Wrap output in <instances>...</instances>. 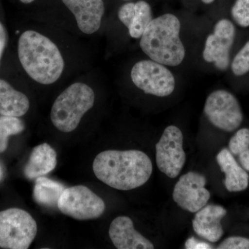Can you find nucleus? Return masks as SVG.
<instances>
[{
    "mask_svg": "<svg viewBox=\"0 0 249 249\" xmlns=\"http://www.w3.org/2000/svg\"><path fill=\"white\" fill-rule=\"evenodd\" d=\"M37 232V223L27 211L17 208L0 211V248L29 249Z\"/></svg>",
    "mask_w": 249,
    "mask_h": 249,
    "instance_id": "7",
    "label": "nucleus"
},
{
    "mask_svg": "<svg viewBox=\"0 0 249 249\" xmlns=\"http://www.w3.org/2000/svg\"><path fill=\"white\" fill-rule=\"evenodd\" d=\"M231 16L237 25L249 27V0H236L231 9Z\"/></svg>",
    "mask_w": 249,
    "mask_h": 249,
    "instance_id": "23",
    "label": "nucleus"
},
{
    "mask_svg": "<svg viewBox=\"0 0 249 249\" xmlns=\"http://www.w3.org/2000/svg\"><path fill=\"white\" fill-rule=\"evenodd\" d=\"M221 170L225 174L226 188L229 192L245 191L249 186V176L234 158L233 155L227 148H223L216 157Z\"/></svg>",
    "mask_w": 249,
    "mask_h": 249,
    "instance_id": "17",
    "label": "nucleus"
},
{
    "mask_svg": "<svg viewBox=\"0 0 249 249\" xmlns=\"http://www.w3.org/2000/svg\"><path fill=\"white\" fill-rule=\"evenodd\" d=\"M57 155L48 143H42L33 149L24 170V176L29 180L45 176L55 169Z\"/></svg>",
    "mask_w": 249,
    "mask_h": 249,
    "instance_id": "18",
    "label": "nucleus"
},
{
    "mask_svg": "<svg viewBox=\"0 0 249 249\" xmlns=\"http://www.w3.org/2000/svg\"><path fill=\"white\" fill-rule=\"evenodd\" d=\"M205 115L214 127L225 132H233L243 121L240 103L232 93L226 90H216L206 98Z\"/></svg>",
    "mask_w": 249,
    "mask_h": 249,
    "instance_id": "10",
    "label": "nucleus"
},
{
    "mask_svg": "<svg viewBox=\"0 0 249 249\" xmlns=\"http://www.w3.org/2000/svg\"><path fill=\"white\" fill-rule=\"evenodd\" d=\"M183 141V134L180 129L176 126L170 125L165 129L160 141L156 144L157 167L168 178H176L186 163Z\"/></svg>",
    "mask_w": 249,
    "mask_h": 249,
    "instance_id": "11",
    "label": "nucleus"
},
{
    "mask_svg": "<svg viewBox=\"0 0 249 249\" xmlns=\"http://www.w3.org/2000/svg\"><path fill=\"white\" fill-rule=\"evenodd\" d=\"M58 209L77 220L99 218L106 211L104 201L85 186L65 188L59 199Z\"/></svg>",
    "mask_w": 249,
    "mask_h": 249,
    "instance_id": "9",
    "label": "nucleus"
},
{
    "mask_svg": "<svg viewBox=\"0 0 249 249\" xmlns=\"http://www.w3.org/2000/svg\"><path fill=\"white\" fill-rule=\"evenodd\" d=\"M65 187L58 181L45 177L36 178L33 191V197L36 202L46 207L58 208V203Z\"/></svg>",
    "mask_w": 249,
    "mask_h": 249,
    "instance_id": "19",
    "label": "nucleus"
},
{
    "mask_svg": "<svg viewBox=\"0 0 249 249\" xmlns=\"http://www.w3.org/2000/svg\"><path fill=\"white\" fill-rule=\"evenodd\" d=\"M106 0H39L28 10L36 21L81 39L101 34L106 24Z\"/></svg>",
    "mask_w": 249,
    "mask_h": 249,
    "instance_id": "2",
    "label": "nucleus"
},
{
    "mask_svg": "<svg viewBox=\"0 0 249 249\" xmlns=\"http://www.w3.org/2000/svg\"><path fill=\"white\" fill-rule=\"evenodd\" d=\"M15 1L23 6V7L27 8L29 10L32 8L33 6H35L39 0H15Z\"/></svg>",
    "mask_w": 249,
    "mask_h": 249,
    "instance_id": "27",
    "label": "nucleus"
},
{
    "mask_svg": "<svg viewBox=\"0 0 249 249\" xmlns=\"http://www.w3.org/2000/svg\"><path fill=\"white\" fill-rule=\"evenodd\" d=\"M180 31L181 22L176 16L162 15L152 19L139 39V47L154 61L167 67L178 66L186 56Z\"/></svg>",
    "mask_w": 249,
    "mask_h": 249,
    "instance_id": "5",
    "label": "nucleus"
},
{
    "mask_svg": "<svg viewBox=\"0 0 249 249\" xmlns=\"http://www.w3.org/2000/svg\"><path fill=\"white\" fill-rule=\"evenodd\" d=\"M4 18L2 11L0 9V70L7 55L9 45V31Z\"/></svg>",
    "mask_w": 249,
    "mask_h": 249,
    "instance_id": "24",
    "label": "nucleus"
},
{
    "mask_svg": "<svg viewBox=\"0 0 249 249\" xmlns=\"http://www.w3.org/2000/svg\"><path fill=\"white\" fill-rule=\"evenodd\" d=\"M116 18L134 40L141 38L154 19L151 6L144 0L124 1L118 9Z\"/></svg>",
    "mask_w": 249,
    "mask_h": 249,
    "instance_id": "14",
    "label": "nucleus"
},
{
    "mask_svg": "<svg viewBox=\"0 0 249 249\" xmlns=\"http://www.w3.org/2000/svg\"><path fill=\"white\" fill-rule=\"evenodd\" d=\"M204 175L189 172L179 178L174 188V201L181 209L196 213L207 204L211 193L206 188Z\"/></svg>",
    "mask_w": 249,
    "mask_h": 249,
    "instance_id": "13",
    "label": "nucleus"
},
{
    "mask_svg": "<svg viewBox=\"0 0 249 249\" xmlns=\"http://www.w3.org/2000/svg\"><path fill=\"white\" fill-rule=\"evenodd\" d=\"M229 148L238 158L241 166L249 171V129H239L230 139Z\"/></svg>",
    "mask_w": 249,
    "mask_h": 249,
    "instance_id": "20",
    "label": "nucleus"
},
{
    "mask_svg": "<svg viewBox=\"0 0 249 249\" xmlns=\"http://www.w3.org/2000/svg\"><path fill=\"white\" fill-rule=\"evenodd\" d=\"M129 78L137 89L157 97L170 96L176 86L175 76L169 69L151 59L134 62L129 70Z\"/></svg>",
    "mask_w": 249,
    "mask_h": 249,
    "instance_id": "6",
    "label": "nucleus"
},
{
    "mask_svg": "<svg viewBox=\"0 0 249 249\" xmlns=\"http://www.w3.org/2000/svg\"><path fill=\"white\" fill-rule=\"evenodd\" d=\"M235 27L231 21L222 19L214 25L213 32L205 42L203 58L213 63L220 71H225L230 65V53L235 37Z\"/></svg>",
    "mask_w": 249,
    "mask_h": 249,
    "instance_id": "12",
    "label": "nucleus"
},
{
    "mask_svg": "<svg viewBox=\"0 0 249 249\" xmlns=\"http://www.w3.org/2000/svg\"><path fill=\"white\" fill-rule=\"evenodd\" d=\"M12 57L29 84L38 89L62 86L93 68V51L83 39L34 20L18 31Z\"/></svg>",
    "mask_w": 249,
    "mask_h": 249,
    "instance_id": "1",
    "label": "nucleus"
},
{
    "mask_svg": "<svg viewBox=\"0 0 249 249\" xmlns=\"http://www.w3.org/2000/svg\"><path fill=\"white\" fill-rule=\"evenodd\" d=\"M152 170L148 156L136 150H106L98 154L93 163L96 178L120 191H130L145 184Z\"/></svg>",
    "mask_w": 249,
    "mask_h": 249,
    "instance_id": "4",
    "label": "nucleus"
},
{
    "mask_svg": "<svg viewBox=\"0 0 249 249\" xmlns=\"http://www.w3.org/2000/svg\"><path fill=\"white\" fill-rule=\"evenodd\" d=\"M201 1H202V2L204 3V4H212V3L214 1V0H201Z\"/></svg>",
    "mask_w": 249,
    "mask_h": 249,
    "instance_id": "28",
    "label": "nucleus"
},
{
    "mask_svg": "<svg viewBox=\"0 0 249 249\" xmlns=\"http://www.w3.org/2000/svg\"><path fill=\"white\" fill-rule=\"evenodd\" d=\"M187 249H213L212 245L206 242L198 240L195 237H191L185 243Z\"/></svg>",
    "mask_w": 249,
    "mask_h": 249,
    "instance_id": "26",
    "label": "nucleus"
},
{
    "mask_svg": "<svg viewBox=\"0 0 249 249\" xmlns=\"http://www.w3.org/2000/svg\"><path fill=\"white\" fill-rule=\"evenodd\" d=\"M218 249H249V239L232 236L223 241Z\"/></svg>",
    "mask_w": 249,
    "mask_h": 249,
    "instance_id": "25",
    "label": "nucleus"
},
{
    "mask_svg": "<svg viewBox=\"0 0 249 249\" xmlns=\"http://www.w3.org/2000/svg\"><path fill=\"white\" fill-rule=\"evenodd\" d=\"M5 60L0 70V115L21 118L29 112L31 101L18 83L24 78L14 58Z\"/></svg>",
    "mask_w": 249,
    "mask_h": 249,
    "instance_id": "8",
    "label": "nucleus"
},
{
    "mask_svg": "<svg viewBox=\"0 0 249 249\" xmlns=\"http://www.w3.org/2000/svg\"><path fill=\"white\" fill-rule=\"evenodd\" d=\"M232 73L236 76H242L249 72V40L246 42L232 60Z\"/></svg>",
    "mask_w": 249,
    "mask_h": 249,
    "instance_id": "22",
    "label": "nucleus"
},
{
    "mask_svg": "<svg viewBox=\"0 0 249 249\" xmlns=\"http://www.w3.org/2000/svg\"><path fill=\"white\" fill-rule=\"evenodd\" d=\"M0 175H1V171H0Z\"/></svg>",
    "mask_w": 249,
    "mask_h": 249,
    "instance_id": "30",
    "label": "nucleus"
},
{
    "mask_svg": "<svg viewBox=\"0 0 249 249\" xmlns=\"http://www.w3.org/2000/svg\"><path fill=\"white\" fill-rule=\"evenodd\" d=\"M109 235L118 249H155L150 240L134 229L132 219L126 216H119L111 222Z\"/></svg>",
    "mask_w": 249,
    "mask_h": 249,
    "instance_id": "15",
    "label": "nucleus"
},
{
    "mask_svg": "<svg viewBox=\"0 0 249 249\" xmlns=\"http://www.w3.org/2000/svg\"><path fill=\"white\" fill-rule=\"evenodd\" d=\"M98 75L93 68L72 79L55 98L50 111L52 124L60 132L78 128L97 100Z\"/></svg>",
    "mask_w": 249,
    "mask_h": 249,
    "instance_id": "3",
    "label": "nucleus"
},
{
    "mask_svg": "<svg viewBox=\"0 0 249 249\" xmlns=\"http://www.w3.org/2000/svg\"><path fill=\"white\" fill-rule=\"evenodd\" d=\"M122 1H132V0H122Z\"/></svg>",
    "mask_w": 249,
    "mask_h": 249,
    "instance_id": "29",
    "label": "nucleus"
},
{
    "mask_svg": "<svg viewBox=\"0 0 249 249\" xmlns=\"http://www.w3.org/2000/svg\"><path fill=\"white\" fill-rule=\"evenodd\" d=\"M25 127L21 118L0 115V154L7 149L9 137L22 133Z\"/></svg>",
    "mask_w": 249,
    "mask_h": 249,
    "instance_id": "21",
    "label": "nucleus"
},
{
    "mask_svg": "<svg viewBox=\"0 0 249 249\" xmlns=\"http://www.w3.org/2000/svg\"><path fill=\"white\" fill-rule=\"evenodd\" d=\"M227 213V210L222 206L206 205L193 218V230L205 240L213 243L217 242L224 234L221 221Z\"/></svg>",
    "mask_w": 249,
    "mask_h": 249,
    "instance_id": "16",
    "label": "nucleus"
}]
</instances>
